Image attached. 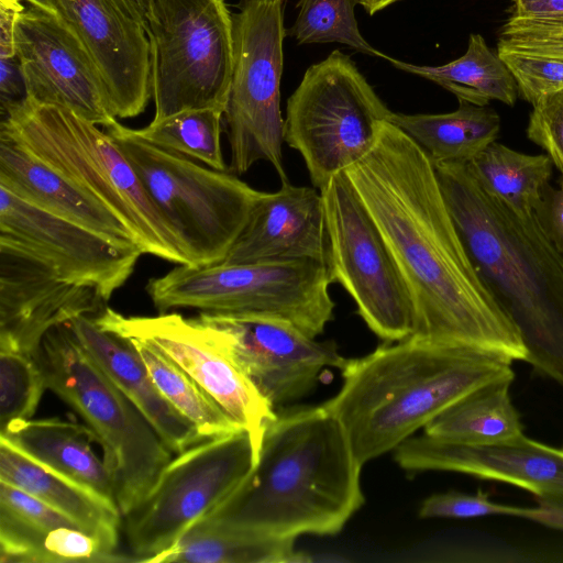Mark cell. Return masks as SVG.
Listing matches in <instances>:
<instances>
[{"label":"cell","mask_w":563,"mask_h":563,"mask_svg":"<svg viewBox=\"0 0 563 563\" xmlns=\"http://www.w3.org/2000/svg\"><path fill=\"white\" fill-rule=\"evenodd\" d=\"M345 173L410 295L411 336L525 362L520 333L477 274L424 151L385 121L374 148Z\"/></svg>","instance_id":"obj_1"},{"label":"cell","mask_w":563,"mask_h":563,"mask_svg":"<svg viewBox=\"0 0 563 563\" xmlns=\"http://www.w3.org/2000/svg\"><path fill=\"white\" fill-rule=\"evenodd\" d=\"M361 468L323 405L277 412L251 472L206 517L279 538L333 536L365 501Z\"/></svg>","instance_id":"obj_2"},{"label":"cell","mask_w":563,"mask_h":563,"mask_svg":"<svg viewBox=\"0 0 563 563\" xmlns=\"http://www.w3.org/2000/svg\"><path fill=\"white\" fill-rule=\"evenodd\" d=\"M433 165L477 274L520 333L525 362L563 386V256L536 212L487 192L466 163Z\"/></svg>","instance_id":"obj_3"},{"label":"cell","mask_w":563,"mask_h":563,"mask_svg":"<svg viewBox=\"0 0 563 563\" xmlns=\"http://www.w3.org/2000/svg\"><path fill=\"white\" fill-rule=\"evenodd\" d=\"M512 362L409 336L347 358L343 384L323 407L341 423L357 463L395 450L470 391L515 379Z\"/></svg>","instance_id":"obj_4"},{"label":"cell","mask_w":563,"mask_h":563,"mask_svg":"<svg viewBox=\"0 0 563 563\" xmlns=\"http://www.w3.org/2000/svg\"><path fill=\"white\" fill-rule=\"evenodd\" d=\"M0 134L102 203L131 230L144 254L189 265L174 230L107 131L68 108L26 97L1 114Z\"/></svg>","instance_id":"obj_5"},{"label":"cell","mask_w":563,"mask_h":563,"mask_svg":"<svg viewBox=\"0 0 563 563\" xmlns=\"http://www.w3.org/2000/svg\"><path fill=\"white\" fill-rule=\"evenodd\" d=\"M46 388L75 410L103 450L115 501L122 514L151 490L172 451L158 432L109 378L68 323L51 329L35 355Z\"/></svg>","instance_id":"obj_6"},{"label":"cell","mask_w":563,"mask_h":563,"mask_svg":"<svg viewBox=\"0 0 563 563\" xmlns=\"http://www.w3.org/2000/svg\"><path fill=\"white\" fill-rule=\"evenodd\" d=\"M325 262L269 261L175 268L148 280L158 311L197 309L203 313L252 316L290 322L309 336L333 320Z\"/></svg>","instance_id":"obj_7"},{"label":"cell","mask_w":563,"mask_h":563,"mask_svg":"<svg viewBox=\"0 0 563 563\" xmlns=\"http://www.w3.org/2000/svg\"><path fill=\"white\" fill-rule=\"evenodd\" d=\"M106 131L174 230L189 265L223 262L263 191L235 174L203 167L147 143L119 121Z\"/></svg>","instance_id":"obj_8"},{"label":"cell","mask_w":563,"mask_h":563,"mask_svg":"<svg viewBox=\"0 0 563 563\" xmlns=\"http://www.w3.org/2000/svg\"><path fill=\"white\" fill-rule=\"evenodd\" d=\"M391 113L353 60L335 49L306 70L289 97L284 141L321 191L374 148Z\"/></svg>","instance_id":"obj_9"},{"label":"cell","mask_w":563,"mask_h":563,"mask_svg":"<svg viewBox=\"0 0 563 563\" xmlns=\"http://www.w3.org/2000/svg\"><path fill=\"white\" fill-rule=\"evenodd\" d=\"M144 27L152 121L192 109L224 112L233 71V20L224 0H150Z\"/></svg>","instance_id":"obj_10"},{"label":"cell","mask_w":563,"mask_h":563,"mask_svg":"<svg viewBox=\"0 0 563 563\" xmlns=\"http://www.w3.org/2000/svg\"><path fill=\"white\" fill-rule=\"evenodd\" d=\"M233 20V71L223 119L230 172L246 173L268 162L288 180L282 145L280 79L284 65L283 0H243Z\"/></svg>","instance_id":"obj_11"},{"label":"cell","mask_w":563,"mask_h":563,"mask_svg":"<svg viewBox=\"0 0 563 563\" xmlns=\"http://www.w3.org/2000/svg\"><path fill=\"white\" fill-rule=\"evenodd\" d=\"M255 462L246 430L205 439L178 453L146 496L123 516L134 562L147 563L170 549L233 493Z\"/></svg>","instance_id":"obj_12"},{"label":"cell","mask_w":563,"mask_h":563,"mask_svg":"<svg viewBox=\"0 0 563 563\" xmlns=\"http://www.w3.org/2000/svg\"><path fill=\"white\" fill-rule=\"evenodd\" d=\"M325 266L331 284L352 297L366 325L387 343L413 333L410 295L394 257L345 170L320 191Z\"/></svg>","instance_id":"obj_13"},{"label":"cell","mask_w":563,"mask_h":563,"mask_svg":"<svg viewBox=\"0 0 563 563\" xmlns=\"http://www.w3.org/2000/svg\"><path fill=\"white\" fill-rule=\"evenodd\" d=\"M97 324L125 339L152 342L176 362L251 437L256 460L277 411L230 357L216 332L176 312L124 316L106 307Z\"/></svg>","instance_id":"obj_14"},{"label":"cell","mask_w":563,"mask_h":563,"mask_svg":"<svg viewBox=\"0 0 563 563\" xmlns=\"http://www.w3.org/2000/svg\"><path fill=\"white\" fill-rule=\"evenodd\" d=\"M0 242L19 247L62 277L108 301L132 275L143 250L41 209L0 186Z\"/></svg>","instance_id":"obj_15"},{"label":"cell","mask_w":563,"mask_h":563,"mask_svg":"<svg viewBox=\"0 0 563 563\" xmlns=\"http://www.w3.org/2000/svg\"><path fill=\"white\" fill-rule=\"evenodd\" d=\"M197 320L216 332L230 357L275 409L310 393L325 368L342 369L347 362L333 341H317L287 321L203 312Z\"/></svg>","instance_id":"obj_16"},{"label":"cell","mask_w":563,"mask_h":563,"mask_svg":"<svg viewBox=\"0 0 563 563\" xmlns=\"http://www.w3.org/2000/svg\"><path fill=\"white\" fill-rule=\"evenodd\" d=\"M14 45L27 98L68 108L102 128L118 121L92 58L60 15L33 5L25 9Z\"/></svg>","instance_id":"obj_17"},{"label":"cell","mask_w":563,"mask_h":563,"mask_svg":"<svg viewBox=\"0 0 563 563\" xmlns=\"http://www.w3.org/2000/svg\"><path fill=\"white\" fill-rule=\"evenodd\" d=\"M99 291L70 282L34 255L0 242V349L36 355L45 334L107 306Z\"/></svg>","instance_id":"obj_18"},{"label":"cell","mask_w":563,"mask_h":563,"mask_svg":"<svg viewBox=\"0 0 563 563\" xmlns=\"http://www.w3.org/2000/svg\"><path fill=\"white\" fill-rule=\"evenodd\" d=\"M394 459L406 471H450L505 482L529 490L538 500L563 505V448L525 433L505 443L475 445L423 432L399 444Z\"/></svg>","instance_id":"obj_19"},{"label":"cell","mask_w":563,"mask_h":563,"mask_svg":"<svg viewBox=\"0 0 563 563\" xmlns=\"http://www.w3.org/2000/svg\"><path fill=\"white\" fill-rule=\"evenodd\" d=\"M58 7L92 58L113 115L144 112L152 96V56L143 24L111 0H58Z\"/></svg>","instance_id":"obj_20"},{"label":"cell","mask_w":563,"mask_h":563,"mask_svg":"<svg viewBox=\"0 0 563 563\" xmlns=\"http://www.w3.org/2000/svg\"><path fill=\"white\" fill-rule=\"evenodd\" d=\"M325 258L323 200L316 187L282 181L263 192L238 240L221 263Z\"/></svg>","instance_id":"obj_21"},{"label":"cell","mask_w":563,"mask_h":563,"mask_svg":"<svg viewBox=\"0 0 563 563\" xmlns=\"http://www.w3.org/2000/svg\"><path fill=\"white\" fill-rule=\"evenodd\" d=\"M81 345L129 397L174 453L205 440L192 422L161 393L133 343L100 328L95 317L79 316L68 322Z\"/></svg>","instance_id":"obj_22"},{"label":"cell","mask_w":563,"mask_h":563,"mask_svg":"<svg viewBox=\"0 0 563 563\" xmlns=\"http://www.w3.org/2000/svg\"><path fill=\"white\" fill-rule=\"evenodd\" d=\"M0 186L60 218L137 244L131 230L102 203L4 134H0Z\"/></svg>","instance_id":"obj_23"},{"label":"cell","mask_w":563,"mask_h":563,"mask_svg":"<svg viewBox=\"0 0 563 563\" xmlns=\"http://www.w3.org/2000/svg\"><path fill=\"white\" fill-rule=\"evenodd\" d=\"M0 439L18 451L117 505L112 478L92 451L97 438L88 426L60 418L14 420ZM118 506V505H117Z\"/></svg>","instance_id":"obj_24"},{"label":"cell","mask_w":563,"mask_h":563,"mask_svg":"<svg viewBox=\"0 0 563 563\" xmlns=\"http://www.w3.org/2000/svg\"><path fill=\"white\" fill-rule=\"evenodd\" d=\"M0 481L31 494L118 548L122 514L117 505L33 461L2 439Z\"/></svg>","instance_id":"obj_25"},{"label":"cell","mask_w":563,"mask_h":563,"mask_svg":"<svg viewBox=\"0 0 563 563\" xmlns=\"http://www.w3.org/2000/svg\"><path fill=\"white\" fill-rule=\"evenodd\" d=\"M295 538L239 529L202 517L167 551L147 563H289L306 561Z\"/></svg>","instance_id":"obj_26"},{"label":"cell","mask_w":563,"mask_h":563,"mask_svg":"<svg viewBox=\"0 0 563 563\" xmlns=\"http://www.w3.org/2000/svg\"><path fill=\"white\" fill-rule=\"evenodd\" d=\"M389 122L412 139L433 164L468 163L495 142L501 128L500 117L493 108L464 100L448 113L393 112Z\"/></svg>","instance_id":"obj_27"},{"label":"cell","mask_w":563,"mask_h":563,"mask_svg":"<svg viewBox=\"0 0 563 563\" xmlns=\"http://www.w3.org/2000/svg\"><path fill=\"white\" fill-rule=\"evenodd\" d=\"M506 378L485 384L448 407L424 428V433L442 440L493 445L523 434L520 415L512 404Z\"/></svg>","instance_id":"obj_28"},{"label":"cell","mask_w":563,"mask_h":563,"mask_svg":"<svg viewBox=\"0 0 563 563\" xmlns=\"http://www.w3.org/2000/svg\"><path fill=\"white\" fill-rule=\"evenodd\" d=\"M387 60L400 70L438 84L457 100L477 106H488L492 100H497L511 107L519 97L510 69L481 34H471L466 52L444 65L418 66L391 57Z\"/></svg>","instance_id":"obj_29"},{"label":"cell","mask_w":563,"mask_h":563,"mask_svg":"<svg viewBox=\"0 0 563 563\" xmlns=\"http://www.w3.org/2000/svg\"><path fill=\"white\" fill-rule=\"evenodd\" d=\"M477 183L521 213L536 212L549 186L553 163L548 155H530L493 142L466 163Z\"/></svg>","instance_id":"obj_30"},{"label":"cell","mask_w":563,"mask_h":563,"mask_svg":"<svg viewBox=\"0 0 563 563\" xmlns=\"http://www.w3.org/2000/svg\"><path fill=\"white\" fill-rule=\"evenodd\" d=\"M128 340L135 346L161 393L205 439L244 430L156 345L142 339Z\"/></svg>","instance_id":"obj_31"},{"label":"cell","mask_w":563,"mask_h":563,"mask_svg":"<svg viewBox=\"0 0 563 563\" xmlns=\"http://www.w3.org/2000/svg\"><path fill=\"white\" fill-rule=\"evenodd\" d=\"M223 114L211 108L186 110L132 132L147 143L227 172L221 148Z\"/></svg>","instance_id":"obj_32"},{"label":"cell","mask_w":563,"mask_h":563,"mask_svg":"<svg viewBox=\"0 0 563 563\" xmlns=\"http://www.w3.org/2000/svg\"><path fill=\"white\" fill-rule=\"evenodd\" d=\"M355 0H300L290 29L298 44L340 43L363 54L388 59L361 34L354 13Z\"/></svg>","instance_id":"obj_33"},{"label":"cell","mask_w":563,"mask_h":563,"mask_svg":"<svg viewBox=\"0 0 563 563\" xmlns=\"http://www.w3.org/2000/svg\"><path fill=\"white\" fill-rule=\"evenodd\" d=\"M46 388L35 355L0 349V431L31 419Z\"/></svg>","instance_id":"obj_34"},{"label":"cell","mask_w":563,"mask_h":563,"mask_svg":"<svg viewBox=\"0 0 563 563\" xmlns=\"http://www.w3.org/2000/svg\"><path fill=\"white\" fill-rule=\"evenodd\" d=\"M514 75L518 93L533 104L543 96L563 90V60L497 48Z\"/></svg>","instance_id":"obj_35"},{"label":"cell","mask_w":563,"mask_h":563,"mask_svg":"<svg viewBox=\"0 0 563 563\" xmlns=\"http://www.w3.org/2000/svg\"><path fill=\"white\" fill-rule=\"evenodd\" d=\"M532 507H516L498 504L488 495L478 492L471 495L460 492L434 494L423 500L419 509L421 518L472 519L486 516H515L530 518Z\"/></svg>","instance_id":"obj_36"},{"label":"cell","mask_w":563,"mask_h":563,"mask_svg":"<svg viewBox=\"0 0 563 563\" xmlns=\"http://www.w3.org/2000/svg\"><path fill=\"white\" fill-rule=\"evenodd\" d=\"M527 136L547 152L563 174V90L543 96L532 104Z\"/></svg>","instance_id":"obj_37"},{"label":"cell","mask_w":563,"mask_h":563,"mask_svg":"<svg viewBox=\"0 0 563 563\" xmlns=\"http://www.w3.org/2000/svg\"><path fill=\"white\" fill-rule=\"evenodd\" d=\"M536 216L548 238L563 256V180L558 189L547 187Z\"/></svg>","instance_id":"obj_38"},{"label":"cell","mask_w":563,"mask_h":563,"mask_svg":"<svg viewBox=\"0 0 563 563\" xmlns=\"http://www.w3.org/2000/svg\"><path fill=\"white\" fill-rule=\"evenodd\" d=\"M509 16L563 26V0H512Z\"/></svg>","instance_id":"obj_39"},{"label":"cell","mask_w":563,"mask_h":563,"mask_svg":"<svg viewBox=\"0 0 563 563\" xmlns=\"http://www.w3.org/2000/svg\"><path fill=\"white\" fill-rule=\"evenodd\" d=\"M26 89L16 57L0 58L1 113L26 99Z\"/></svg>","instance_id":"obj_40"},{"label":"cell","mask_w":563,"mask_h":563,"mask_svg":"<svg viewBox=\"0 0 563 563\" xmlns=\"http://www.w3.org/2000/svg\"><path fill=\"white\" fill-rule=\"evenodd\" d=\"M24 10L21 0H0V58L15 57V26Z\"/></svg>","instance_id":"obj_41"},{"label":"cell","mask_w":563,"mask_h":563,"mask_svg":"<svg viewBox=\"0 0 563 563\" xmlns=\"http://www.w3.org/2000/svg\"><path fill=\"white\" fill-rule=\"evenodd\" d=\"M497 48L563 60V42H520L499 38Z\"/></svg>","instance_id":"obj_42"},{"label":"cell","mask_w":563,"mask_h":563,"mask_svg":"<svg viewBox=\"0 0 563 563\" xmlns=\"http://www.w3.org/2000/svg\"><path fill=\"white\" fill-rule=\"evenodd\" d=\"M129 18L145 24V15L150 0H111ZM145 29V27H144Z\"/></svg>","instance_id":"obj_43"},{"label":"cell","mask_w":563,"mask_h":563,"mask_svg":"<svg viewBox=\"0 0 563 563\" xmlns=\"http://www.w3.org/2000/svg\"><path fill=\"white\" fill-rule=\"evenodd\" d=\"M357 4L362 5L368 14H374L397 0H355Z\"/></svg>","instance_id":"obj_44"},{"label":"cell","mask_w":563,"mask_h":563,"mask_svg":"<svg viewBox=\"0 0 563 563\" xmlns=\"http://www.w3.org/2000/svg\"><path fill=\"white\" fill-rule=\"evenodd\" d=\"M31 5L59 15L58 0H25Z\"/></svg>","instance_id":"obj_45"}]
</instances>
